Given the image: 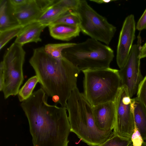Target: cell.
<instances>
[{
  "mask_svg": "<svg viewBox=\"0 0 146 146\" xmlns=\"http://www.w3.org/2000/svg\"><path fill=\"white\" fill-rule=\"evenodd\" d=\"M47 27L38 21L31 23L23 26L14 42L23 46L30 42H41L40 35Z\"/></svg>",
  "mask_w": 146,
  "mask_h": 146,
  "instance_id": "obj_13",
  "label": "cell"
},
{
  "mask_svg": "<svg viewBox=\"0 0 146 146\" xmlns=\"http://www.w3.org/2000/svg\"><path fill=\"white\" fill-rule=\"evenodd\" d=\"M29 0H9L14 9L21 7L27 3Z\"/></svg>",
  "mask_w": 146,
  "mask_h": 146,
  "instance_id": "obj_27",
  "label": "cell"
},
{
  "mask_svg": "<svg viewBox=\"0 0 146 146\" xmlns=\"http://www.w3.org/2000/svg\"><path fill=\"white\" fill-rule=\"evenodd\" d=\"M62 55L80 71L110 67L114 56L110 47L91 38L65 49Z\"/></svg>",
  "mask_w": 146,
  "mask_h": 146,
  "instance_id": "obj_5",
  "label": "cell"
},
{
  "mask_svg": "<svg viewBox=\"0 0 146 146\" xmlns=\"http://www.w3.org/2000/svg\"><path fill=\"white\" fill-rule=\"evenodd\" d=\"M23 26L19 25L3 31H0V50L14 37L17 36Z\"/></svg>",
  "mask_w": 146,
  "mask_h": 146,
  "instance_id": "obj_21",
  "label": "cell"
},
{
  "mask_svg": "<svg viewBox=\"0 0 146 146\" xmlns=\"http://www.w3.org/2000/svg\"><path fill=\"white\" fill-rule=\"evenodd\" d=\"M19 25L9 0H0V31Z\"/></svg>",
  "mask_w": 146,
  "mask_h": 146,
  "instance_id": "obj_15",
  "label": "cell"
},
{
  "mask_svg": "<svg viewBox=\"0 0 146 146\" xmlns=\"http://www.w3.org/2000/svg\"><path fill=\"white\" fill-rule=\"evenodd\" d=\"M76 12L80 18L81 31L92 38L108 45L116 31V27L97 13L86 0H80Z\"/></svg>",
  "mask_w": 146,
  "mask_h": 146,
  "instance_id": "obj_6",
  "label": "cell"
},
{
  "mask_svg": "<svg viewBox=\"0 0 146 146\" xmlns=\"http://www.w3.org/2000/svg\"><path fill=\"white\" fill-rule=\"evenodd\" d=\"M132 143L131 139L114 135L99 146H128Z\"/></svg>",
  "mask_w": 146,
  "mask_h": 146,
  "instance_id": "obj_22",
  "label": "cell"
},
{
  "mask_svg": "<svg viewBox=\"0 0 146 146\" xmlns=\"http://www.w3.org/2000/svg\"><path fill=\"white\" fill-rule=\"evenodd\" d=\"M136 26L133 15L126 17L119 34L117 47L116 60L120 69L124 66L129 56L135 38Z\"/></svg>",
  "mask_w": 146,
  "mask_h": 146,
  "instance_id": "obj_10",
  "label": "cell"
},
{
  "mask_svg": "<svg viewBox=\"0 0 146 146\" xmlns=\"http://www.w3.org/2000/svg\"><path fill=\"white\" fill-rule=\"evenodd\" d=\"M92 107L96 125L100 130L112 132L115 119V108L114 102L100 104Z\"/></svg>",
  "mask_w": 146,
  "mask_h": 146,
  "instance_id": "obj_12",
  "label": "cell"
},
{
  "mask_svg": "<svg viewBox=\"0 0 146 146\" xmlns=\"http://www.w3.org/2000/svg\"><path fill=\"white\" fill-rule=\"evenodd\" d=\"M56 1L42 14L38 21L48 27L61 15L69 11L57 4Z\"/></svg>",
  "mask_w": 146,
  "mask_h": 146,
  "instance_id": "obj_17",
  "label": "cell"
},
{
  "mask_svg": "<svg viewBox=\"0 0 146 146\" xmlns=\"http://www.w3.org/2000/svg\"><path fill=\"white\" fill-rule=\"evenodd\" d=\"M66 108L68 114L70 132L91 146H99L113 134V131H101L97 127L92 107L77 86L72 91Z\"/></svg>",
  "mask_w": 146,
  "mask_h": 146,
  "instance_id": "obj_3",
  "label": "cell"
},
{
  "mask_svg": "<svg viewBox=\"0 0 146 146\" xmlns=\"http://www.w3.org/2000/svg\"><path fill=\"white\" fill-rule=\"evenodd\" d=\"M146 58V42L141 46L140 51V59Z\"/></svg>",
  "mask_w": 146,
  "mask_h": 146,
  "instance_id": "obj_29",
  "label": "cell"
},
{
  "mask_svg": "<svg viewBox=\"0 0 146 146\" xmlns=\"http://www.w3.org/2000/svg\"><path fill=\"white\" fill-rule=\"evenodd\" d=\"M131 139L133 146H141L144 141L140 132L135 125Z\"/></svg>",
  "mask_w": 146,
  "mask_h": 146,
  "instance_id": "obj_25",
  "label": "cell"
},
{
  "mask_svg": "<svg viewBox=\"0 0 146 146\" xmlns=\"http://www.w3.org/2000/svg\"><path fill=\"white\" fill-rule=\"evenodd\" d=\"M80 1L79 0H57L56 3L68 11H74L77 8Z\"/></svg>",
  "mask_w": 146,
  "mask_h": 146,
  "instance_id": "obj_23",
  "label": "cell"
},
{
  "mask_svg": "<svg viewBox=\"0 0 146 146\" xmlns=\"http://www.w3.org/2000/svg\"><path fill=\"white\" fill-rule=\"evenodd\" d=\"M90 1L98 4L108 3L115 1L114 0H90Z\"/></svg>",
  "mask_w": 146,
  "mask_h": 146,
  "instance_id": "obj_30",
  "label": "cell"
},
{
  "mask_svg": "<svg viewBox=\"0 0 146 146\" xmlns=\"http://www.w3.org/2000/svg\"><path fill=\"white\" fill-rule=\"evenodd\" d=\"M50 36L53 38L68 41L79 36V26L61 24H51L48 26Z\"/></svg>",
  "mask_w": 146,
  "mask_h": 146,
  "instance_id": "obj_14",
  "label": "cell"
},
{
  "mask_svg": "<svg viewBox=\"0 0 146 146\" xmlns=\"http://www.w3.org/2000/svg\"><path fill=\"white\" fill-rule=\"evenodd\" d=\"M38 82L39 79L36 75L31 77L27 80L19 89L17 95L20 102H22L31 96L36 85Z\"/></svg>",
  "mask_w": 146,
  "mask_h": 146,
  "instance_id": "obj_18",
  "label": "cell"
},
{
  "mask_svg": "<svg viewBox=\"0 0 146 146\" xmlns=\"http://www.w3.org/2000/svg\"><path fill=\"white\" fill-rule=\"evenodd\" d=\"M119 70L110 67L82 70L83 94L92 107L114 102L122 86Z\"/></svg>",
  "mask_w": 146,
  "mask_h": 146,
  "instance_id": "obj_4",
  "label": "cell"
},
{
  "mask_svg": "<svg viewBox=\"0 0 146 146\" xmlns=\"http://www.w3.org/2000/svg\"><path fill=\"white\" fill-rule=\"evenodd\" d=\"M75 43H65L48 44L44 46L45 51L53 58L59 59L63 56L62 52L64 50L73 46Z\"/></svg>",
  "mask_w": 146,
  "mask_h": 146,
  "instance_id": "obj_19",
  "label": "cell"
},
{
  "mask_svg": "<svg viewBox=\"0 0 146 146\" xmlns=\"http://www.w3.org/2000/svg\"><path fill=\"white\" fill-rule=\"evenodd\" d=\"M132 102L135 125L146 141V109L137 97L132 98Z\"/></svg>",
  "mask_w": 146,
  "mask_h": 146,
  "instance_id": "obj_16",
  "label": "cell"
},
{
  "mask_svg": "<svg viewBox=\"0 0 146 146\" xmlns=\"http://www.w3.org/2000/svg\"><path fill=\"white\" fill-rule=\"evenodd\" d=\"M115 119L113 133L114 135L131 139L135 129L132 98L126 87L122 86L114 101Z\"/></svg>",
  "mask_w": 146,
  "mask_h": 146,
  "instance_id": "obj_8",
  "label": "cell"
},
{
  "mask_svg": "<svg viewBox=\"0 0 146 146\" xmlns=\"http://www.w3.org/2000/svg\"><path fill=\"white\" fill-rule=\"evenodd\" d=\"M136 28L137 30L140 31L146 29V8L138 21Z\"/></svg>",
  "mask_w": 146,
  "mask_h": 146,
  "instance_id": "obj_26",
  "label": "cell"
},
{
  "mask_svg": "<svg viewBox=\"0 0 146 146\" xmlns=\"http://www.w3.org/2000/svg\"><path fill=\"white\" fill-rule=\"evenodd\" d=\"M47 97L41 88L21 104L33 146H67L70 128L66 109L49 104Z\"/></svg>",
  "mask_w": 146,
  "mask_h": 146,
  "instance_id": "obj_1",
  "label": "cell"
},
{
  "mask_svg": "<svg viewBox=\"0 0 146 146\" xmlns=\"http://www.w3.org/2000/svg\"><path fill=\"white\" fill-rule=\"evenodd\" d=\"M56 0H29L24 5L14 9V15L19 25L24 26L38 21L42 14Z\"/></svg>",
  "mask_w": 146,
  "mask_h": 146,
  "instance_id": "obj_11",
  "label": "cell"
},
{
  "mask_svg": "<svg viewBox=\"0 0 146 146\" xmlns=\"http://www.w3.org/2000/svg\"><path fill=\"white\" fill-rule=\"evenodd\" d=\"M128 146H133L132 143L129 145ZM141 146H146V142L143 141Z\"/></svg>",
  "mask_w": 146,
  "mask_h": 146,
  "instance_id": "obj_31",
  "label": "cell"
},
{
  "mask_svg": "<svg viewBox=\"0 0 146 146\" xmlns=\"http://www.w3.org/2000/svg\"><path fill=\"white\" fill-rule=\"evenodd\" d=\"M138 37L137 43L133 45L125 63L118 71L122 86L126 87L131 98L137 93L143 78L140 68L141 39L139 35Z\"/></svg>",
  "mask_w": 146,
  "mask_h": 146,
  "instance_id": "obj_9",
  "label": "cell"
},
{
  "mask_svg": "<svg viewBox=\"0 0 146 146\" xmlns=\"http://www.w3.org/2000/svg\"><path fill=\"white\" fill-rule=\"evenodd\" d=\"M137 93V97L146 109V75L140 83Z\"/></svg>",
  "mask_w": 146,
  "mask_h": 146,
  "instance_id": "obj_24",
  "label": "cell"
},
{
  "mask_svg": "<svg viewBox=\"0 0 146 146\" xmlns=\"http://www.w3.org/2000/svg\"><path fill=\"white\" fill-rule=\"evenodd\" d=\"M80 20L77 13L75 11H69L65 13L51 24H61L79 26Z\"/></svg>",
  "mask_w": 146,
  "mask_h": 146,
  "instance_id": "obj_20",
  "label": "cell"
},
{
  "mask_svg": "<svg viewBox=\"0 0 146 146\" xmlns=\"http://www.w3.org/2000/svg\"><path fill=\"white\" fill-rule=\"evenodd\" d=\"M5 83L4 78L3 72V64L2 61L0 64V91L3 90Z\"/></svg>",
  "mask_w": 146,
  "mask_h": 146,
  "instance_id": "obj_28",
  "label": "cell"
},
{
  "mask_svg": "<svg viewBox=\"0 0 146 146\" xmlns=\"http://www.w3.org/2000/svg\"><path fill=\"white\" fill-rule=\"evenodd\" d=\"M25 54L23 46L14 42L3 56L2 62L5 83L2 92L5 99L18 94L24 80L23 66Z\"/></svg>",
  "mask_w": 146,
  "mask_h": 146,
  "instance_id": "obj_7",
  "label": "cell"
},
{
  "mask_svg": "<svg viewBox=\"0 0 146 146\" xmlns=\"http://www.w3.org/2000/svg\"><path fill=\"white\" fill-rule=\"evenodd\" d=\"M29 62L47 96L66 108L70 94L77 87L79 70L63 57L59 59L53 58L44 46L33 49Z\"/></svg>",
  "mask_w": 146,
  "mask_h": 146,
  "instance_id": "obj_2",
  "label": "cell"
}]
</instances>
